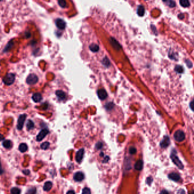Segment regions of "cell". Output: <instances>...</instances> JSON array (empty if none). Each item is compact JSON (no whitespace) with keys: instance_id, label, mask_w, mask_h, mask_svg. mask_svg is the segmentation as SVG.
Instances as JSON below:
<instances>
[{"instance_id":"2e32d148","label":"cell","mask_w":194,"mask_h":194,"mask_svg":"<svg viewBox=\"0 0 194 194\" xmlns=\"http://www.w3.org/2000/svg\"><path fill=\"white\" fill-rule=\"evenodd\" d=\"M52 187V182H50V181H48V182H46L44 183V185L43 186V190L45 191H49L51 189Z\"/></svg>"},{"instance_id":"7c38bea8","label":"cell","mask_w":194,"mask_h":194,"mask_svg":"<svg viewBox=\"0 0 194 194\" xmlns=\"http://www.w3.org/2000/svg\"><path fill=\"white\" fill-rule=\"evenodd\" d=\"M32 99L35 103L40 102L42 100V96L40 93H35V94H33Z\"/></svg>"},{"instance_id":"d6a6232c","label":"cell","mask_w":194,"mask_h":194,"mask_svg":"<svg viewBox=\"0 0 194 194\" xmlns=\"http://www.w3.org/2000/svg\"><path fill=\"white\" fill-rule=\"evenodd\" d=\"M23 173L25 174V175H29V174H30V171L29 170H23Z\"/></svg>"},{"instance_id":"f546056e","label":"cell","mask_w":194,"mask_h":194,"mask_svg":"<svg viewBox=\"0 0 194 194\" xmlns=\"http://www.w3.org/2000/svg\"><path fill=\"white\" fill-rule=\"evenodd\" d=\"M164 2H166V3H169V4H168L167 5H169V6H170V7H174V6H175V2H174V1H164Z\"/></svg>"},{"instance_id":"6da1fadb","label":"cell","mask_w":194,"mask_h":194,"mask_svg":"<svg viewBox=\"0 0 194 194\" xmlns=\"http://www.w3.org/2000/svg\"><path fill=\"white\" fill-rule=\"evenodd\" d=\"M15 75L13 73H9L5 76L3 78V82L5 85L10 86L13 84L15 81Z\"/></svg>"},{"instance_id":"d6986e66","label":"cell","mask_w":194,"mask_h":194,"mask_svg":"<svg viewBox=\"0 0 194 194\" xmlns=\"http://www.w3.org/2000/svg\"><path fill=\"white\" fill-rule=\"evenodd\" d=\"M137 14L138 15L142 17L145 14V9L142 5H139L137 9Z\"/></svg>"},{"instance_id":"9c48e42d","label":"cell","mask_w":194,"mask_h":194,"mask_svg":"<svg viewBox=\"0 0 194 194\" xmlns=\"http://www.w3.org/2000/svg\"><path fill=\"white\" fill-rule=\"evenodd\" d=\"M84 178V175L83 173L81 172H77L74 174V179L75 181L76 182H80L82 181Z\"/></svg>"},{"instance_id":"74e56055","label":"cell","mask_w":194,"mask_h":194,"mask_svg":"<svg viewBox=\"0 0 194 194\" xmlns=\"http://www.w3.org/2000/svg\"><path fill=\"white\" fill-rule=\"evenodd\" d=\"M179 17L180 18H181V19H183V18H184V15H183V14H181L179 15Z\"/></svg>"},{"instance_id":"e575fe53","label":"cell","mask_w":194,"mask_h":194,"mask_svg":"<svg viewBox=\"0 0 194 194\" xmlns=\"http://www.w3.org/2000/svg\"><path fill=\"white\" fill-rule=\"evenodd\" d=\"M67 194H75V193L73 190H70V191H68V192H67Z\"/></svg>"},{"instance_id":"e0dca14e","label":"cell","mask_w":194,"mask_h":194,"mask_svg":"<svg viewBox=\"0 0 194 194\" xmlns=\"http://www.w3.org/2000/svg\"><path fill=\"white\" fill-rule=\"evenodd\" d=\"M3 146L6 149H10L12 147L13 143L10 140H5L2 143Z\"/></svg>"},{"instance_id":"7a4b0ae2","label":"cell","mask_w":194,"mask_h":194,"mask_svg":"<svg viewBox=\"0 0 194 194\" xmlns=\"http://www.w3.org/2000/svg\"><path fill=\"white\" fill-rule=\"evenodd\" d=\"M38 81V77L34 74H31L26 79V83L29 85H34Z\"/></svg>"},{"instance_id":"83f0119b","label":"cell","mask_w":194,"mask_h":194,"mask_svg":"<svg viewBox=\"0 0 194 194\" xmlns=\"http://www.w3.org/2000/svg\"><path fill=\"white\" fill-rule=\"evenodd\" d=\"M82 194H91V190L88 188H84L83 190Z\"/></svg>"},{"instance_id":"5b68a950","label":"cell","mask_w":194,"mask_h":194,"mask_svg":"<svg viewBox=\"0 0 194 194\" xmlns=\"http://www.w3.org/2000/svg\"><path fill=\"white\" fill-rule=\"evenodd\" d=\"M174 139L178 142H182L185 139V134L182 130H177L174 135Z\"/></svg>"},{"instance_id":"4dcf8cb0","label":"cell","mask_w":194,"mask_h":194,"mask_svg":"<svg viewBox=\"0 0 194 194\" xmlns=\"http://www.w3.org/2000/svg\"><path fill=\"white\" fill-rule=\"evenodd\" d=\"M102 146H103V144H102V143H101V142L97 143L96 146V147L97 149H100L102 148Z\"/></svg>"},{"instance_id":"ba28073f","label":"cell","mask_w":194,"mask_h":194,"mask_svg":"<svg viewBox=\"0 0 194 194\" xmlns=\"http://www.w3.org/2000/svg\"><path fill=\"white\" fill-rule=\"evenodd\" d=\"M84 154V149H81L79 150L76 153V160L78 163H80L81 161H82L83 158Z\"/></svg>"},{"instance_id":"30bf717a","label":"cell","mask_w":194,"mask_h":194,"mask_svg":"<svg viewBox=\"0 0 194 194\" xmlns=\"http://www.w3.org/2000/svg\"><path fill=\"white\" fill-rule=\"evenodd\" d=\"M170 141L169 137H168V136H166V137H165L164 138V139H163L161 142L160 145H161V148H166L170 145Z\"/></svg>"},{"instance_id":"9a60e30c","label":"cell","mask_w":194,"mask_h":194,"mask_svg":"<svg viewBox=\"0 0 194 194\" xmlns=\"http://www.w3.org/2000/svg\"><path fill=\"white\" fill-rule=\"evenodd\" d=\"M143 164L142 161H141V160H139V161H138L136 163V164H135L134 165L135 169L137 170H138V171L141 170L143 168Z\"/></svg>"},{"instance_id":"ffe728a7","label":"cell","mask_w":194,"mask_h":194,"mask_svg":"<svg viewBox=\"0 0 194 194\" xmlns=\"http://www.w3.org/2000/svg\"><path fill=\"white\" fill-rule=\"evenodd\" d=\"M26 127L27 130H30L33 129L34 128V123L33 122V121L31 120H29L27 122L26 124Z\"/></svg>"},{"instance_id":"603a6c76","label":"cell","mask_w":194,"mask_h":194,"mask_svg":"<svg viewBox=\"0 0 194 194\" xmlns=\"http://www.w3.org/2000/svg\"><path fill=\"white\" fill-rule=\"evenodd\" d=\"M11 194H20L21 190L17 187H13L10 190Z\"/></svg>"},{"instance_id":"3957f363","label":"cell","mask_w":194,"mask_h":194,"mask_svg":"<svg viewBox=\"0 0 194 194\" xmlns=\"http://www.w3.org/2000/svg\"><path fill=\"white\" fill-rule=\"evenodd\" d=\"M171 159H172L174 164L177 166L179 169H183V165L182 164L181 161H180L178 157L176 156L175 153H172L171 154Z\"/></svg>"},{"instance_id":"44dd1931","label":"cell","mask_w":194,"mask_h":194,"mask_svg":"<svg viewBox=\"0 0 194 194\" xmlns=\"http://www.w3.org/2000/svg\"><path fill=\"white\" fill-rule=\"evenodd\" d=\"M89 49L91 50V51L92 52H97L99 50V46L97 44H92L91 46H89Z\"/></svg>"},{"instance_id":"484cf974","label":"cell","mask_w":194,"mask_h":194,"mask_svg":"<svg viewBox=\"0 0 194 194\" xmlns=\"http://www.w3.org/2000/svg\"><path fill=\"white\" fill-rule=\"evenodd\" d=\"M36 190L35 188H31L30 189L28 190L27 191L26 194H36Z\"/></svg>"},{"instance_id":"8fae6325","label":"cell","mask_w":194,"mask_h":194,"mask_svg":"<svg viewBox=\"0 0 194 194\" xmlns=\"http://www.w3.org/2000/svg\"><path fill=\"white\" fill-rule=\"evenodd\" d=\"M97 95L101 100H104L107 97L108 94L104 89H100L97 91Z\"/></svg>"},{"instance_id":"1f68e13d","label":"cell","mask_w":194,"mask_h":194,"mask_svg":"<svg viewBox=\"0 0 194 194\" xmlns=\"http://www.w3.org/2000/svg\"><path fill=\"white\" fill-rule=\"evenodd\" d=\"M177 194H185V192L183 189H179L177 192Z\"/></svg>"},{"instance_id":"5bb4252c","label":"cell","mask_w":194,"mask_h":194,"mask_svg":"<svg viewBox=\"0 0 194 194\" xmlns=\"http://www.w3.org/2000/svg\"><path fill=\"white\" fill-rule=\"evenodd\" d=\"M55 94L59 100H63L66 99V94L62 91H59V90H58V91H56Z\"/></svg>"},{"instance_id":"7402d4cb","label":"cell","mask_w":194,"mask_h":194,"mask_svg":"<svg viewBox=\"0 0 194 194\" xmlns=\"http://www.w3.org/2000/svg\"><path fill=\"white\" fill-rule=\"evenodd\" d=\"M179 3H180V4H181L182 6L184 7H188L190 5V2L187 1V0H181V1H180Z\"/></svg>"},{"instance_id":"8d00e7d4","label":"cell","mask_w":194,"mask_h":194,"mask_svg":"<svg viewBox=\"0 0 194 194\" xmlns=\"http://www.w3.org/2000/svg\"><path fill=\"white\" fill-rule=\"evenodd\" d=\"M161 194H168V193L167 191H165V190H164V191H162V192H161Z\"/></svg>"},{"instance_id":"8992f818","label":"cell","mask_w":194,"mask_h":194,"mask_svg":"<svg viewBox=\"0 0 194 194\" xmlns=\"http://www.w3.org/2000/svg\"><path fill=\"white\" fill-rule=\"evenodd\" d=\"M49 133V131L47 129H43L39 132V134L36 136V141L39 142L43 139L44 138L46 137L48 133Z\"/></svg>"},{"instance_id":"d4e9b609","label":"cell","mask_w":194,"mask_h":194,"mask_svg":"<svg viewBox=\"0 0 194 194\" xmlns=\"http://www.w3.org/2000/svg\"><path fill=\"white\" fill-rule=\"evenodd\" d=\"M175 71L179 73V74H181V73L183 72L184 69L183 68V67L181 66H176L175 68Z\"/></svg>"},{"instance_id":"f1b7e54d","label":"cell","mask_w":194,"mask_h":194,"mask_svg":"<svg viewBox=\"0 0 194 194\" xmlns=\"http://www.w3.org/2000/svg\"><path fill=\"white\" fill-rule=\"evenodd\" d=\"M136 151H137L136 149L133 147L130 148V149H129V153H130V154H134L136 153Z\"/></svg>"},{"instance_id":"4fadbf2b","label":"cell","mask_w":194,"mask_h":194,"mask_svg":"<svg viewBox=\"0 0 194 194\" xmlns=\"http://www.w3.org/2000/svg\"><path fill=\"white\" fill-rule=\"evenodd\" d=\"M168 178H169L170 179L172 180V181H174L175 182H178L179 181L180 179V176L178 175V174H176L175 173H172L168 175Z\"/></svg>"},{"instance_id":"f35d334b","label":"cell","mask_w":194,"mask_h":194,"mask_svg":"<svg viewBox=\"0 0 194 194\" xmlns=\"http://www.w3.org/2000/svg\"><path fill=\"white\" fill-rule=\"evenodd\" d=\"M2 172H3V171H2V168H1V162H0V174L2 173Z\"/></svg>"},{"instance_id":"836d02e7","label":"cell","mask_w":194,"mask_h":194,"mask_svg":"<svg viewBox=\"0 0 194 194\" xmlns=\"http://www.w3.org/2000/svg\"><path fill=\"white\" fill-rule=\"evenodd\" d=\"M109 157H108V156H106V157H105V158H104V161H103V162H104V163H106V162H107L108 161V160H109Z\"/></svg>"},{"instance_id":"d590c367","label":"cell","mask_w":194,"mask_h":194,"mask_svg":"<svg viewBox=\"0 0 194 194\" xmlns=\"http://www.w3.org/2000/svg\"><path fill=\"white\" fill-rule=\"evenodd\" d=\"M4 139V137L2 134H0V141H2Z\"/></svg>"},{"instance_id":"4316f807","label":"cell","mask_w":194,"mask_h":194,"mask_svg":"<svg viewBox=\"0 0 194 194\" xmlns=\"http://www.w3.org/2000/svg\"><path fill=\"white\" fill-rule=\"evenodd\" d=\"M58 4L61 7H66V1L64 0H60L58 1Z\"/></svg>"},{"instance_id":"ac0fdd59","label":"cell","mask_w":194,"mask_h":194,"mask_svg":"<svg viewBox=\"0 0 194 194\" xmlns=\"http://www.w3.org/2000/svg\"><path fill=\"white\" fill-rule=\"evenodd\" d=\"M27 145L25 143H22L19 146V150L22 153H24L27 150Z\"/></svg>"},{"instance_id":"52a82bcc","label":"cell","mask_w":194,"mask_h":194,"mask_svg":"<svg viewBox=\"0 0 194 194\" xmlns=\"http://www.w3.org/2000/svg\"><path fill=\"white\" fill-rule=\"evenodd\" d=\"M55 25L58 29L60 30H64L66 26V22L60 18H58L56 19Z\"/></svg>"},{"instance_id":"277c9868","label":"cell","mask_w":194,"mask_h":194,"mask_svg":"<svg viewBox=\"0 0 194 194\" xmlns=\"http://www.w3.org/2000/svg\"><path fill=\"white\" fill-rule=\"evenodd\" d=\"M26 117H27V115L26 114H21L20 116H19L18 121H17V128L18 130H22V128H23L25 121L26 119Z\"/></svg>"},{"instance_id":"cb8c5ba5","label":"cell","mask_w":194,"mask_h":194,"mask_svg":"<svg viewBox=\"0 0 194 194\" xmlns=\"http://www.w3.org/2000/svg\"><path fill=\"white\" fill-rule=\"evenodd\" d=\"M50 146V143L49 142H45L41 145V148L43 150H46Z\"/></svg>"}]
</instances>
